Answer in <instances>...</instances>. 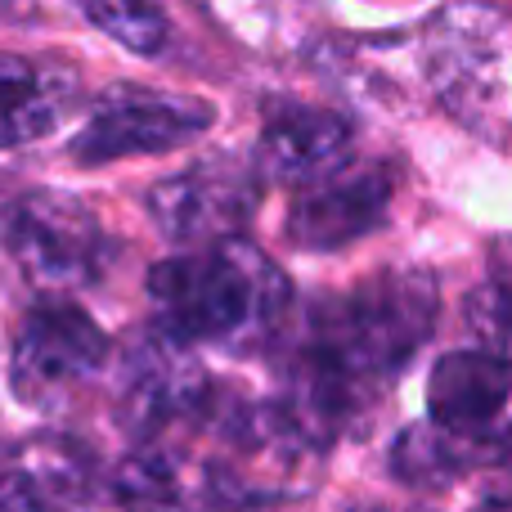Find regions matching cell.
Here are the masks:
<instances>
[{"instance_id":"6da1fadb","label":"cell","mask_w":512,"mask_h":512,"mask_svg":"<svg viewBox=\"0 0 512 512\" xmlns=\"http://www.w3.org/2000/svg\"><path fill=\"white\" fill-rule=\"evenodd\" d=\"M427 270H382L310 306L283 360L279 409L315 450L351 432L436 328Z\"/></svg>"},{"instance_id":"7a4b0ae2","label":"cell","mask_w":512,"mask_h":512,"mask_svg":"<svg viewBox=\"0 0 512 512\" xmlns=\"http://www.w3.org/2000/svg\"><path fill=\"white\" fill-rule=\"evenodd\" d=\"M288 301V274L243 239L180 252L149 270L153 333L185 351L221 346L248 355L279 333Z\"/></svg>"},{"instance_id":"3957f363","label":"cell","mask_w":512,"mask_h":512,"mask_svg":"<svg viewBox=\"0 0 512 512\" xmlns=\"http://www.w3.org/2000/svg\"><path fill=\"white\" fill-rule=\"evenodd\" d=\"M5 248L23 279L36 288L68 292L104 274L113 243L81 198L63 189H32L5 216Z\"/></svg>"},{"instance_id":"277c9868","label":"cell","mask_w":512,"mask_h":512,"mask_svg":"<svg viewBox=\"0 0 512 512\" xmlns=\"http://www.w3.org/2000/svg\"><path fill=\"white\" fill-rule=\"evenodd\" d=\"M221 400L207 369L162 333H144L122 355L117 373V423L140 445H158L176 427L207 423Z\"/></svg>"},{"instance_id":"5b68a950","label":"cell","mask_w":512,"mask_h":512,"mask_svg":"<svg viewBox=\"0 0 512 512\" xmlns=\"http://www.w3.org/2000/svg\"><path fill=\"white\" fill-rule=\"evenodd\" d=\"M261 207V171L234 153H207L149 189V216L171 243L212 248L248 230Z\"/></svg>"},{"instance_id":"8992f818","label":"cell","mask_w":512,"mask_h":512,"mask_svg":"<svg viewBox=\"0 0 512 512\" xmlns=\"http://www.w3.org/2000/svg\"><path fill=\"white\" fill-rule=\"evenodd\" d=\"M108 364V337L86 310L68 301L36 306L9 355V387L32 409H59Z\"/></svg>"},{"instance_id":"52a82bcc","label":"cell","mask_w":512,"mask_h":512,"mask_svg":"<svg viewBox=\"0 0 512 512\" xmlns=\"http://www.w3.org/2000/svg\"><path fill=\"white\" fill-rule=\"evenodd\" d=\"M216 122L212 104L189 95H162L144 86H117L95 104L81 135L72 140V158L81 167H104L122 158H149L189 144Z\"/></svg>"},{"instance_id":"ba28073f","label":"cell","mask_w":512,"mask_h":512,"mask_svg":"<svg viewBox=\"0 0 512 512\" xmlns=\"http://www.w3.org/2000/svg\"><path fill=\"white\" fill-rule=\"evenodd\" d=\"M396 176L382 162H342L328 176L310 180L288 207V239L306 252L351 248L355 239L373 234L387 221Z\"/></svg>"},{"instance_id":"9c48e42d","label":"cell","mask_w":512,"mask_h":512,"mask_svg":"<svg viewBox=\"0 0 512 512\" xmlns=\"http://www.w3.org/2000/svg\"><path fill=\"white\" fill-rule=\"evenodd\" d=\"M113 499L126 512H252L256 504L216 459H189L171 445H140L113 472Z\"/></svg>"},{"instance_id":"30bf717a","label":"cell","mask_w":512,"mask_h":512,"mask_svg":"<svg viewBox=\"0 0 512 512\" xmlns=\"http://www.w3.org/2000/svg\"><path fill=\"white\" fill-rule=\"evenodd\" d=\"M351 162V122L333 108L270 99L256 140V171L283 185H310L333 167Z\"/></svg>"},{"instance_id":"8fae6325","label":"cell","mask_w":512,"mask_h":512,"mask_svg":"<svg viewBox=\"0 0 512 512\" xmlns=\"http://www.w3.org/2000/svg\"><path fill=\"white\" fill-rule=\"evenodd\" d=\"M512 405V360L499 351H450L427 378V418L459 441H490Z\"/></svg>"},{"instance_id":"7c38bea8","label":"cell","mask_w":512,"mask_h":512,"mask_svg":"<svg viewBox=\"0 0 512 512\" xmlns=\"http://www.w3.org/2000/svg\"><path fill=\"white\" fill-rule=\"evenodd\" d=\"M95 463L72 436L0 445V512H72L86 504Z\"/></svg>"},{"instance_id":"4fadbf2b","label":"cell","mask_w":512,"mask_h":512,"mask_svg":"<svg viewBox=\"0 0 512 512\" xmlns=\"http://www.w3.org/2000/svg\"><path fill=\"white\" fill-rule=\"evenodd\" d=\"M77 99V77L59 63L0 54V149H18L63 122Z\"/></svg>"},{"instance_id":"5bb4252c","label":"cell","mask_w":512,"mask_h":512,"mask_svg":"<svg viewBox=\"0 0 512 512\" xmlns=\"http://www.w3.org/2000/svg\"><path fill=\"white\" fill-rule=\"evenodd\" d=\"M490 454H495V441H459V436L441 432L432 423L405 427L400 441L391 445V477L414 490H441Z\"/></svg>"},{"instance_id":"9a60e30c","label":"cell","mask_w":512,"mask_h":512,"mask_svg":"<svg viewBox=\"0 0 512 512\" xmlns=\"http://www.w3.org/2000/svg\"><path fill=\"white\" fill-rule=\"evenodd\" d=\"M77 9L135 54H158L167 45V14L158 0H77Z\"/></svg>"},{"instance_id":"2e32d148","label":"cell","mask_w":512,"mask_h":512,"mask_svg":"<svg viewBox=\"0 0 512 512\" xmlns=\"http://www.w3.org/2000/svg\"><path fill=\"white\" fill-rule=\"evenodd\" d=\"M472 328L495 337L499 346H512V239H499L490 248V274L468 297Z\"/></svg>"},{"instance_id":"e0dca14e","label":"cell","mask_w":512,"mask_h":512,"mask_svg":"<svg viewBox=\"0 0 512 512\" xmlns=\"http://www.w3.org/2000/svg\"><path fill=\"white\" fill-rule=\"evenodd\" d=\"M346 512H432V508H391V504H355Z\"/></svg>"},{"instance_id":"ac0fdd59","label":"cell","mask_w":512,"mask_h":512,"mask_svg":"<svg viewBox=\"0 0 512 512\" xmlns=\"http://www.w3.org/2000/svg\"><path fill=\"white\" fill-rule=\"evenodd\" d=\"M0 9H14V0H0Z\"/></svg>"}]
</instances>
